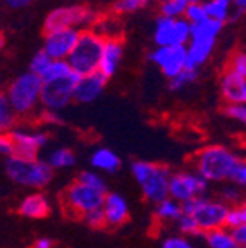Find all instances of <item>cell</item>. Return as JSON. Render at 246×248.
I'll use <instances>...</instances> for the list:
<instances>
[{"label":"cell","mask_w":246,"mask_h":248,"mask_svg":"<svg viewBox=\"0 0 246 248\" xmlns=\"http://www.w3.org/2000/svg\"><path fill=\"white\" fill-rule=\"evenodd\" d=\"M154 207H155V219L164 222V224H174L183 214V205L179 202L172 200L170 197L160 200Z\"/></svg>","instance_id":"25"},{"label":"cell","mask_w":246,"mask_h":248,"mask_svg":"<svg viewBox=\"0 0 246 248\" xmlns=\"http://www.w3.org/2000/svg\"><path fill=\"white\" fill-rule=\"evenodd\" d=\"M215 45L217 42L212 40H189L186 43V67L200 71L212 57Z\"/></svg>","instance_id":"20"},{"label":"cell","mask_w":246,"mask_h":248,"mask_svg":"<svg viewBox=\"0 0 246 248\" xmlns=\"http://www.w3.org/2000/svg\"><path fill=\"white\" fill-rule=\"evenodd\" d=\"M5 48V35L4 33H0V52Z\"/></svg>","instance_id":"49"},{"label":"cell","mask_w":246,"mask_h":248,"mask_svg":"<svg viewBox=\"0 0 246 248\" xmlns=\"http://www.w3.org/2000/svg\"><path fill=\"white\" fill-rule=\"evenodd\" d=\"M186 4H200V2H203V0H184Z\"/></svg>","instance_id":"50"},{"label":"cell","mask_w":246,"mask_h":248,"mask_svg":"<svg viewBox=\"0 0 246 248\" xmlns=\"http://www.w3.org/2000/svg\"><path fill=\"white\" fill-rule=\"evenodd\" d=\"M76 179L79 183H83L85 186H88V188H92V190L98 191V193H107L108 191L105 178L102 176V172H98V170H95V169L79 170V174H77Z\"/></svg>","instance_id":"28"},{"label":"cell","mask_w":246,"mask_h":248,"mask_svg":"<svg viewBox=\"0 0 246 248\" xmlns=\"http://www.w3.org/2000/svg\"><path fill=\"white\" fill-rule=\"evenodd\" d=\"M241 160L243 157L232 148L220 143H210L196 152L193 166L196 172L210 185H222L229 183L232 170Z\"/></svg>","instance_id":"1"},{"label":"cell","mask_w":246,"mask_h":248,"mask_svg":"<svg viewBox=\"0 0 246 248\" xmlns=\"http://www.w3.org/2000/svg\"><path fill=\"white\" fill-rule=\"evenodd\" d=\"M210 191V183L201 178L195 169H183L170 172L169 178V197L179 203L205 197Z\"/></svg>","instance_id":"10"},{"label":"cell","mask_w":246,"mask_h":248,"mask_svg":"<svg viewBox=\"0 0 246 248\" xmlns=\"http://www.w3.org/2000/svg\"><path fill=\"white\" fill-rule=\"evenodd\" d=\"M174 226H176L177 232H179V234H183V236H188V238L203 236V234H201V231H200V228H198V224L195 222V219H193L191 216H188V214H184V212H183L181 217L174 222Z\"/></svg>","instance_id":"35"},{"label":"cell","mask_w":246,"mask_h":248,"mask_svg":"<svg viewBox=\"0 0 246 248\" xmlns=\"http://www.w3.org/2000/svg\"><path fill=\"white\" fill-rule=\"evenodd\" d=\"M238 226H246V205L245 202L238 203V205H231L227 209L226 214V229H232L238 228Z\"/></svg>","instance_id":"34"},{"label":"cell","mask_w":246,"mask_h":248,"mask_svg":"<svg viewBox=\"0 0 246 248\" xmlns=\"http://www.w3.org/2000/svg\"><path fill=\"white\" fill-rule=\"evenodd\" d=\"M152 2H157V4H162V2H167V0H152Z\"/></svg>","instance_id":"51"},{"label":"cell","mask_w":246,"mask_h":248,"mask_svg":"<svg viewBox=\"0 0 246 248\" xmlns=\"http://www.w3.org/2000/svg\"><path fill=\"white\" fill-rule=\"evenodd\" d=\"M79 221H83L88 228H92V229H104L105 228V217H104V212H102V207L100 209H93V210H90V212L83 214Z\"/></svg>","instance_id":"39"},{"label":"cell","mask_w":246,"mask_h":248,"mask_svg":"<svg viewBox=\"0 0 246 248\" xmlns=\"http://www.w3.org/2000/svg\"><path fill=\"white\" fill-rule=\"evenodd\" d=\"M229 234L232 236V240L241 247H246V226H238V228L229 229Z\"/></svg>","instance_id":"44"},{"label":"cell","mask_w":246,"mask_h":248,"mask_svg":"<svg viewBox=\"0 0 246 248\" xmlns=\"http://www.w3.org/2000/svg\"><path fill=\"white\" fill-rule=\"evenodd\" d=\"M77 74L74 71L59 78H50L42 81V95H40V107L43 110L62 112L73 104L74 85L77 81Z\"/></svg>","instance_id":"8"},{"label":"cell","mask_w":246,"mask_h":248,"mask_svg":"<svg viewBox=\"0 0 246 248\" xmlns=\"http://www.w3.org/2000/svg\"><path fill=\"white\" fill-rule=\"evenodd\" d=\"M40 119H42L45 124H62L64 123L61 112H52V110H43Z\"/></svg>","instance_id":"45"},{"label":"cell","mask_w":246,"mask_h":248,"mask_svg":"<svg viewBox=\"0 0 246 248\" xmlns=\"http://www.w3.org/2000/svg\"><path fill=\"white\" fill-rule=\"evenodd\" d=\"M189 24H195V23H200L207 17L205 14V9H203V2L200 4H188L186 5V11H184V16H183Z\"/></svg>","instance_id":"40"},{"label":"cell","mask_w":246,"mask_h":248,"mask_svg":"<svg viewBox=\"0 0 246 248\" xmlns=\"http://www.w3.org/2000/svg\"><path fill=\"white\" fill-rule=\"evenodd\" d=\"M217 198L222 200L226 205H238V203H243V198H245V193H243V188L238 185H232V183H222V188L217 193Z\"/></svg>","instance_id":"31"},{"label":"cell","mask_w":246,"mask_h":248,"mask_svg":"<svg viewBox=\"0 0 246 248\" xmlns=\"http://www.w3.org/2000/svg\"><path fill=\"white\" fill-rule=\"evenodd\" d=\"M45 162L52 167V170H65L73 169L76 166V154L73 148L67 147H55L48 152Z\"/></svg>","instance_id":"24"},{"label":"cell","mask_w":246,"mask_h":248,"mask_svg":"<svg viewBox=\"0 0 246 248\" xmlns=\"http://www.w3.org/2000/svg\"><path fill=\"white\" fill-rule=\"evenodd\" d=\"M12 154V145L11 138L7 133H0V159H7Z\"/></svg>","instance_id":"43"},{"label":"cell","mask_w":246,"mask_h":248,"mask_svg":"<svg viewBox=\"0 0 246 248\" xmlns=\"http://www.w3.org/2000/svg\"><path fill=\"white\" fill-rule=\"evenodd\" d=\"M100 12L92 9L85 4H71L59 5L52 9L43 19V31L62 30V28H76V30H86L95 24Z\"/></svg>","instance_id":"7"},{"label":"cell","mask_w":246,"mask_h":248,"mask_svg":"<svg viewBox=\"0 0 246 248\" xmlns=\"http://www.w3.org/2000/svg\"><path fill=\"white\" fill-rule=\"evenodd\" d=\"M31 248H55V243L52 238L42 236V238H36V240L33 241Z\"/></svg>","instance_id":"47"},{"label":"cell","mask_w":246,"mask_h":248,"mask_svg":"<svg viewBox=\"0 0 246 248\" xmlns=\"http://www.w3.org/2000/svg\"><path fill=\"white\" fill-rule=\"evenodd\" d=\"M90 166L92 169L98 170V172H105V174H114L121 169L123 162H121V157L107 147H98L92 152L90 155Z\"/></svg>","instance_id":"21"},{"label":"cell","mask_w":246,"mask_h":248,"mask_svg":"<svg viewBox=\"0 0 246 248\" xmlns=\"http://www.w3.org/2000/svg\"><path fill=\"white\" fill-rule=\"evenodd\" d=\"M102 46H104V38H102L96 31L92 28L86 30H79V36L67 55L65 62L69 64V67L77 74V76H86L98 71V62H100Z\"/></svg>","instance_id":"5"},{"label":"cell","mask_w":246,"mask_h":248,"mask_svg":"<svg viewBox=\"0 0 246 248\" xmlns=\"http://www.w3.org/2000/svg\"><path fill=\"white\" fill-rule=\"evenodd\" d=\"M93 31H96L104 40L107 38H121L123 36V30H121V23L117 19V16H98V19L92 26Z\"/></svg>","instance_id":"26"},{"label":"cell","mask_w":246,"mask_h":248,"mask_svg":"<svg viewBox=\"0 0 246 248\" xmlns=\"http://www.w3.org/2000/svg\"><path fill=\"white\" fill-rule=\"evenodd\" d=\"M170 167L166 164L152 162V160H135L131 162V174L141 188V193L152 205L169 197V178Z\"/></svg>","instance_id":"3"},{"label":"cell","mask_w":246,"mask_h":248,"mask_svg":"<svg viewBox=\"0 0 246 248\" xmlns=\"http://www.w3.org/2000/svg\"><path fill=\"white\" fill-rule=\"evenodd\" d=\"M50 62H52V59L48 57V55H46L42 48H40V50L35 52V55L31 57L28 71H30V73H33V74H36V76H42V74L46 71V67L50 66Z\"/></svg>","instance_id":"36"},{"label":"cell","mask_w":246,"mask_h":248,"mask_svg":"<svg viewBox=\"0 0 246 248\" xmlns=\"http://www.w3.org/2000/svg\"><path fill=\"white\" fill-rule=\"evenodd\" d=\"M189 28H191V24L184 17L170 19V17L158 16L154 26L155 46L186 45L189 42Z\"/></svg>","instance_id":"12"},{"label":"cell","mask_w":246,"mask_h":248,"mask_svg":"<svg viewBox=\"0 0 246 248\" xmlns=\"http://www.w3.org/2000/svg\"><path fill=\"white\" fill-rule=\"evenodd\" d=\"M162 248H195V245L191 243V238L183 236L179 232H172L162 240Z\"/></svg>","instance_id":"38"},{"label":"cell","mask_w":246,"mask_h":248,"mask_svg":"<svg viewBox=\"0 0 246 248\" xmlns=\"http://www.w3.org/2000/svg\"><path fill=\"white\" fill-rule=\"evenodd\" d=\"M102 212L105 217V228H119L129 221L131 209L127 200L121 193L107 191L102 203Z\"/></svg>","instance_id":"17"},{"label":"cell","mask_w":246,"mask_h":248,"mask_svg":"<svg viewBox=\"0 0 246 248\" xmlns=\"http://www.w3.org/2000/svg\"><path fill=\"white\" fill-rule=\"evenodd\" d=\"M152 4V0H116L112 5L114 16H127L143 11Z\"/></svg>","instance_id":"32"},{"label":"cell","mask_w":246,"mask_h":248,"mask_svg":"<svg viewBox=\"0 0 246 248\" xmlns=\"http://www.w3.org/2000/svg\"><path fill=\"white\" fill-rule=\"evenodd\" d=\"M186 2L184 0H167V2H162L158 4V16H164V17H170V19H179L184 16L186 11Z\"/></svg>","instance_id":"33"},{"label":"cell","mask_w":246,"mask_h":248,"mask_svg":"<svg viewBox=\"0 0 246 248\" xmlns=\"http://www.w3.org/2000/svg\"><path fill=\"white\" fill-rule=\"evenodd\" d=\"M0 92H2V79H0Z\"/></svg>","instance_id":"52"},{"label":"cell","mask_w":246,"mask_h":248,"mask_svg":"<svg viewBox=\"0 0 246 248\" xmlns=\"http://www.w3.org/2000/svg\"><path fill=\"white\" fill-rule=\"evenodd\" d=\"M181 205H183V212L195 219L201 234H205L208 231H214V229H220L226 224V214L229 205H226L217 197L205 195V197L193 198V200L181 203Z\"/></svg>","instance_id":"6"},{"label":"cell","mask_w":246,"mask_h":248,"mask_svg":"<svg viewBox=\"0 0 246 248\" xmlns=\"http://www.w3.org/2000/svg\"><path fill=\"white\" fill-rule=\"evenodd\" d=\"M33 2H35V0H4V4L7 5L9 9H14V11H17V9L30 7Z\"/></svg>","instance_id":"46"},{"label":"cell","mask_w":246,"mask_h":248,"mask_svg":"<svg viewBox=\"0 0 246 248\" xmlns=\"http://www.w3.org/2000/svg\"><path fill=\"white\" fill-rule=\"evenodd\" d=\"M11 138L12 154L19 159H38L40 150L48 143V135L42 129H31L26 126H14L7 133Z\"/></svg>","instance_id":"11"},{"label":"cell","mask_w":246,"mask_h":248,"mask_svg":"<svg viewBox=\"0 0 246 248\" xmlns=\"http://www.w3.org/2000/svg\"><path fill=\"white\" fill-rule=\"evenodd\" d=\"M219 90L224 104H246V74L226 66L220 74Z\"/></svg>","instance_id":"15"},{"label":"cell","mask_w":246,"mask_h":248,"mask_svg":"<svg viewBox=\"0 0 246 248\" xmlns=\"http://www.w3.org/2000/svg\"><path fill=\"white\" fill-rule=\"evenodd\" d=\"M148 61L155 64L167 79H170L186 67V45L155 46L148 54Z\"/></svg>","instance_id":"13"},{"label":"cell","mask_w":246,"mask_h":248,"mask_svg":"<svg viewBox=\"0 0 246 248\" xmlns=\"http://www.w3.org/2000/svg\"><path fill=\"white\" fill-rule=\"evenodd\" d=\"M105 193L92 190L77 179H74L61 195V203L64 212L73 219H81V216L93 209H100Z\"/></svg>","instance_id":"9"},{"label":"cell","mask_w":246,"mask_h":248,"mask_svg":"<svg viewBox=\"0 0 246 248\" xmlns=\"http://www.w3.org/2000/svg\"><path fill=\"white\" fill-rule=\"evenodd\" d=\"M205 243L208 248H246L238 245L232 236L229 234V229L220 228V229H214V231H208L203 234Z\"/></svg>","instance_id":"27"},{"label":"cell","mask_w":246,"mask_h":248,"mask_svg":"<svg viewBox=\"0 0 246 248\" xmlns=\"http://www.w3.org/2000/svg\"><path fill=\"white\" fill-rule=\"evenodd\" d=\"M77 36H79V30H76V28L46 31L43 36L42 50L54 61H65L76 45Z\"/></svg>","instance_id":"14"},{"label":"cell","mask_w":246,"mask_h":248,"mask_svg":"<svg viewBox=\"0 0 246 248\" xmlns=\"http://www.w3.org/2000/svg\"><path fill=\"white\" fill-rule=\"evenodd\" d=\"M222 30V23L205 17L200 23L191 24V28H189V40H212V42H217Z\"/></svg>","instance_id":"23"},{"label":"cell","mask_w":246,"mask_h":248,"mask_svg":"<svg viewBox=\"0 0 246 248\" xmlns=\"http://www.w3.org/2000/svg\"><path fill=\"white\" fill-rule=\"evenodd\" d=\"M232 12H234L236 17H239L241 14H245L246 11V0H231Z\"/></svg>","instance_id":"48"},{"label":"cell","mask_w":246,"mask_h":248,"mask_svg":"<svg viewBox=\"0 0 246 248\" xmlns=\"http://www.w3.org/2000/svg\"><path fill=\"white\" fill-rule=\"evenodd\" d=\"M5 97L17 116V119H28L35 116L40 107V95H42V78L36 74L26 73L15 76L5 88Z\"/></svg>","instance_id":"2"},{"label":"cell","mask_w":246,"mask_h":248,"mask_svg":"<svg viewBox=\"0 0 246 248\" xmlns=\"http://www.w3.org/2000/svg\"><path fill=\"white\" fill-rule=\"evenodd\" d=\"M5 174L14 185L42 191L54 179V170L43 159H19L9 155L5 159Z\"/></svg>","instance_id":"4"},{"label":"cell","mask_w":246,"mask_h":248,"mask_svg":"<svg viewBox=\"0 0 246 248\" xmlns=\"http://www.w3.org/2000/svg\"><path fill=\"white\" fill-rule=\"evenodd\" d=\"M17 126V116L11 108L4 92H0V133H9Z\"/></svg>","instance_id":"30"},{"label":"cell","mask_w":246,"mask_h":248,"mask_svg":"<svg viewBox=\"0 0 246 248\" xmlns=\"http://www.w3.org/2000/svg\"><path fill=\"white\" fill-rule=\"evenodd\" d=\"M107 78L102 76L98 71L86 76L77 78L76 85H74L73 92V102L77 104H92V102L98 100L104 93L105 86H107Z\"/></svg>","instance_id":"16"},{"label":"cell","mask_w":246,"mask_h":248,"mask_svg":"<svg viewBox=\"0 0 246 248\" xmlns=\"http://www.w3.org/2000/svg\"><path fill=\"white\" fill-rule=\"evenodd\" d=\"M222 112L226 117L238 124L246 123V105L245 104H226L222 108Z\"/></svg>","instance_id":"37"},{"label":"cell","mask_w":246,"mask_h":248,"mask_svg":"<svg viewBox=\"0 0 246 248\" xmlns=\"http://www.w3.org/2000/svg\"><path fill=\"white\" fill-rule=\"evenodd\" d=\"M229 183H232V185H238V186H241V188H245V185H246V162H245V159H243L241 162L236 166V169L232 170Z\"/></svg>","instance_id":"42"},{"label":"cell","mask_w":246,"mask_h":248,"mask_svg":"<svg viewBox=\"0 0 246 248\" xmlns=\"http://www.w3.org/2000/svg\"><path fill=\"white\" fill-rule=\"evenodd\" d=\"M124 59V40L121 38H107L104 40V46H102L100 62H98V73L104 78L110 79L112 76H116L119 71L121 64Z\"/></svg>","instance_id":"18"},{"label":"cell","mask_w":246,"mask_h":248,"mask_svg":"<svg viewBox=\"0 0 246 248\" xmlns=\"http://www.w3.org/2000/svg\"><path fill=\"white\" fill-rule=\"evenodd\" d=\"M203 9L208 19L219 21L224 26L231 21L238 19L232 12L231 0H203Z\"/></svg>","instance_id":"22"},{"label":"cell","mask_w":246,"mask_h":248,"mask_svg":"<svg viewBox=\"0 0 246 248\" xmlns=\"http://www.w3.org/2000/svg\"><path fill=\"white\" fill-rule=\"evenodd\" d=\"M198 78H200V71L184 67L181 73H177L176 76L169 79V90L170 92H183L188 86H191L193 83L198 81Z\"/></svg>","instance_id":"29"},{"label":"cell","mask_w":246,"mask_h":248,"mask_svg":"<svg viewBox=\"0 0 246 248\" xmlns=\"http://www.w3.org/2000/svg\"><path fill=\"white\" fill-rule=\"evenodd\" d=\"M227 67H231V69H234L236 73L239 74H246V54L245 52H234V54L231 55V59H229V62H227Z\"/></svg>","instance_id":"41"},{"label":"cell","mask_w":246,"mask_h":248,"mask_svg":"<svg viewBox=\"0 0 246 248\" xmlns=\"http://www.w3.org/2000/svg\"><path fill=\"white\" fill-rule=\"evenodd\" d=\"M17 214L31 221L45 219L52 214V202L43 191H33L23 197V200L17 203Z\"/></svg>","instance_id":"19"}]
</instances>
